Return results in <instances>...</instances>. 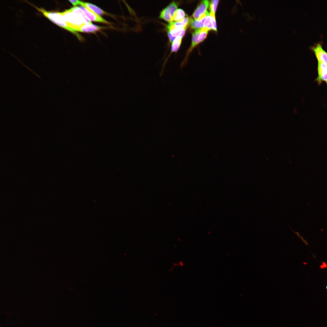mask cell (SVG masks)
<instances>
[{"label":"cell","mask_w":327,"mask_h":327,"mask_svg":"<svg viewBox=\"0 0 327 327\" xmlns=\"http://www.w3.org/2000/svg\"><path fill=\"white\" fill-rule=\"evenodd\" d=\"M82 6L87 8L98 15L107 14V13L99 7L93 4L80 1V4Z\"/></svg>","instance_id":"9c48e42d"},{"label":"cell","mask_w":327,"mask_h":327,"mask_svg":"<svg viewBox=\"0 0 327 327\" xmlns=\"http://www.w3.org/2000/svg\"><path fill=\"white\" fill-rule=\"evenodd\" d=\"M326 288H327V287H326Z\"/></svg>","instance_id":"ac0fdd59"},{"label":"cell","mask_w":327,"mask_h":327,"mask_svg":"<svg viewBox=\"0 0 327 327\" xmlns=\"http://www.w3.org/2000/svg\"><path fill=\"white\" fill-rule=\"evenodd\" d=\"M183 36H179L174 40L172 43L171 50L173 52L177 51L181 45Z\"/></svg>","instance_id":"4fadbf2b"},{"label":"cell","mask_w":327,"mask_h":327,"mask_svg":"<svg viewBox=\"0 0 327 327\" xmlns=\"http://www.w3.org/2000/svg\"><path fill=\"white\" fill-rule=\"evenodd\" d=\"M326 83H327V81L326 82Z\"/></svg>","instance_id":"d6986e66"},{"label":"cell","mask_w":327,"mask_h":327,"mask_svg":"<svg viewBox=\"0 0 327 327\" xmlns=\"http://www.w3.org/2000/svg\"><path fill=\"white\" fill-rule=\"evenodd\" d=\"M219 1V0L211 1L210 5V12L215 14Z\"/></svg>","instance_id":"9a60e30c"},{"label":"cell","mask_w":327,"mask_h":327,"mask_svg":"<svg viewBox=\"0 0 327 327\" xmlns=\"http://www.w3.org/2000/svg\"><path fill=\"white\" fill-rule=\"evenodd\" d=\"M201 29V28L195 30V31L192 33V44L190 51L192 50L195 46L199 43V37Z\"/></svg>","instance_id":"7c38bea8"},{"label":"cell","mask_w":327,"mask_h":327,"mask_svg":"<svg viewBox=\"0 0 327 327\" xmlns=\"http://www.w3.org/2000/svg\"><path fill=\"white\" fill-rule=\"evenodd\" d=\"M73 5L76 6L80 5V1L77 0H71L69 1Z\"/></svg>","instance_id":"e0dca14e"},{"label":"cell","mask_w":327,"mask_h":327,"mask_svg":"<svg viewBox=\"0 0 327 327\" xmlns=\"http://www.w3.org/2000/svg\"><path fill=\"white\" fill-rule=\"evenodd\" d=\"M203 27L206 28L210 30H213L211 16L209 14L206 17L204 23Z\"/></svg>","instance_id":"5bb4252c"},{"label":"cell","mask_w":327,"mask_h":327,"mask_svg":"<svg viewBox=\"0 0 327 327\" xmlns=\"http://www.w3.org/2000/svg\"><path fill=\"white\" fill-rule=\"evenodd\" d=\"M206 17L199 20H195L190 18L189 24L190 25L191 28L196 30L203 28L204 23Z\"/></svg>","instance_id":"30bf717a"},{"label":"cell","mask_w":327,"mask_h":327,"mask_svg":"<svg viewBox=\"0 0 327 327\" xmlns=\"http://www.w3.org/2000/svg\"><path fill=\"white\" fill-rule=\"evenodd\" d=\"M79 7L83 11L87 17L90 21L108 24H110L109 22L88 8L83 6H80Z\"/></svg>","instance_id":"52a82bcc"},{"label":"cell","mask_w":327,"mask_h":327,"mask_svg":"<svg viewBox=\"0 0 327 327\" xmlns=\"http://www.w3.org/2000/svg\"><path fill=\"white\" fill-rule=\"evenodd\" d=\"M105 28L104 27L98 26L91 24L84 25L76 30V31L84 32H94Z\"/></svg>","instance_id":"ba28073f"},{"label":"cell","mask_w":327,"mask_h":327,"mask_svg":"<svg viewBox=\"0 0 327 327\" xmlns=\"http://www.w3.org/2000/svg\"><path fill=\"white\" fill-rule=\"evenodd\" d=\"M35 7L45 17L54 24L73 33L79 40L82 41L83 39L82 36L76 31L68 25L61 12L48 11L42 8Z\"/></svg>","instance_id":"7a4b0ae2"},{"label":"cell","mask_w":327,"mask_h":327,"mask_svg":"<svg viewBox=\"0 0 327 327\" xmlns=\"http://www.w3.org/2000/svg\"><path fill=\"white\" fill-rule=\"evenodd\" d=\"M318 60V61L327 64V52L323 49L322 44L318 43L311 48Z\"/></svg>","instance_id":"5b68a950"},{"label":"cell","mask_w":327,"mask_h":327,"mask_svg":"<svg viewBox=\"0 0 327 327\" xmlns=\"http://www.w3.org/2000/svg\"><path fill=\"white\" fill-rule=\"evenodd\" d=\"M185 16V13L183 10L181 9H177L174 13L172 22L180 21L184 18Z\"/></svg>","instance_id":"8fae6325"},{"label":"cell","mask_w":327,"mask_h":327,"mask_svg":"<svg viewBox=\"0 0 327 327\" xmlns=\"http://www.w3.org/2000/svg\"><path fill=\"white\" fill-rule=\"evenodd\" d=\"M210 14L211 17V22L213 27V30L215 31H217V30L216 23L215 18V14L212 12H210Z\"/></svg>","instance_id":"2e32d148"},{"label":"cell","mask_w":327,"mask_h":327,"mask_svg":"<svg viewBox=\"0 0 327 327\" xmlns=\"http://www.w3.org/2000/svg\"><path fill=\"white\" fill-rule=\"evenodd\" d=\"M61 13L68 25L76 31L84 25L92 23L79 7H72Z\"/></svg>","instance_id":"6da1fadb"},{"label":"cell","mask_w":327,"mask_h":327,"mask_svg":"<svg viewBox=\"0 0 327 327\" xmlns=\"http://www.w3.org/2000/svg\"><path fill=\"white\" fill-rule=\"evenodd\" d=\"M318 76L316 80L319 85L323 81H327V64L318 61L317 66Z\"/></svg>","instance_id":"8992f818"},{"label":"cell","mask_w":327,"mask_h":327,"mask_svg":"<svg viewBox=\"0 0 327 327\" xmlns=\"http://www.w3.org/2000/svg\"><path fill=\"white\" fill-rule=\"evenodd\" d=\"M209 4V1L206 0L202 1L201 2L193 15L194 19H201L206 17L210 14L207 11Z\"/></svg>","instance_id":"277c9868"},{"label":"cell","mask_w":327,"mask_h":327,"mask_svg":"<svg viewBox=\"0 0 327 327\" xmlns=\"http://www.w3.org/2000/svg\"><path fill=\"white\" fill-rule=\"evenodd\" d=\"M177 5L175 2H171L161 12L160 18L169 23L172 22L174 13L177 9Z\"/></svg>","instance_id":"3957f363"}]
</instances>
